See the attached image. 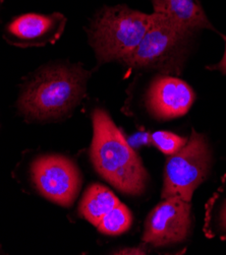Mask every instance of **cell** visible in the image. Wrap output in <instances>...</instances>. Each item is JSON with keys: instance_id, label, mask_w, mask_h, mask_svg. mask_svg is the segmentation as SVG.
I'll use <instances>...</instances> for the list:
<instances>
[{"instance_id": "5", "label": "cell", "mask_w": 226, "mask_h": 255, "mask_svg": "<svg viewBox=\"0 0 226 255\" xmlns=\"http://www.w3.org/2000/svg\"><path fill=\"white\" fill-rule=\"evenodd\" d=\"M210 160L207 140L193 131L187 143L167 160L162 198L179 196L190 202L194 191L208 174Z\"/></svg>"}, {"instance_id": "3", "label": "cell", "mask_w": 226, "mask_h": 255, "mask_svg": "<svg viewBox=\"0 0 226 255\" xmlns=\"http://www.w3.org/2000/svg\"><path fill=\"white\" fill-rule=\"evenodd\" d=\"M155 13H144L125 5L105 7L93 19L89 36L100 63L122 60L141 43L154 22Z\"/></svg>"}, {"instance_id": "14", "label": "cell", "mask_w": 226, "mask_h": 255, "mask_svg": "<svg viewBox=\"0 0 226 255\" xmlns=\"http://www.w3.org/2000/svg\"><path fill=\"white\" fill-rule=\"evenodd\" d=\"M224 39H225V41H226V38H225V37H224ZM210 69H217V70H220L223 74L226 75V44H225V52H224V55H223L222 60H221L218 64H216V65L210 67Z\"/></svg>"}, {"instance_id": "8", "label": "cell", "mask_w": 226, "mask_h": 255, "mask_svg": "<svg viewBox=\"0 0 226 255\" xmlns=\"http://www.w3.org/2000/svg\"><path fill=\"white\" fill-rule=\"evenodd\" d=\"M66 18L59 12L26 13L13 18L5 28V40L17 47H40L54 44L65 28Z\"/></svg>"}, {"instance_id": "9", "label": "cell", "mask_w": 226, "mask_h": 255, "mask_svg": "<svg viewBox=\"0 0 226 255\" xmlns=\"http://www.w3.org/2000/svg\"><path fill=\"white\" fill-rule=\"evenodd\" d=\"M193 89L184 81L169 75L158 76L151 85L147 103L149 110L160 119H172L189 112L195 102Z\"/></svg>"}, {"instance_id": "7", "label": "cell", "mask_w": 226, "mask_h": 255, "mask_svg": "<svg viewBox=\"0 0 226 255\" xmlns=\"http://www.w3.org/2000/svg\"><path fill=\"white\" fill-rule=\"evenodd\" d=\"M191 229V203L179 196L164 198L145 224L144 242L161 247L185 240Z\"/></svg>"}, {"instance_id": "12", "label": "cell", "mask_w": 226, "mask_h": 255, "mask_svg": "<svg viewBox=\"0 0 226 255\" xmlns=\"http://www.w3.org/2000/svg\"><path fill=\"white\" fill-rule=\"evenodd\" d=\"M132 214L123 203H119L99 223L98 230L106 235H119L128 231L132 225Z\"/></svg>"}, {"instance_id": "11", "label": "cell", "mask_w": 226, "mask_h": 255, "mask_svg": "<svg viewBox=\"0 0 226 255\" xmlns=\"http://www.w3.org/2000/svg\"><path fill=\"white\" fill-rule=\"evenodd\" d=\"M119 203L118 198L111 190L103 185L93 184L83 196L80 205V214L97 227L104 216Z\"/></svg>"}, {"instance_id": "6", "label": "cell", "mask_w": 226, "mask_h": 255, "mask_svg": "<svg viewBox=\"0 0 226 255\" xmlns=\"http://www.w3.org/2000/svg\"><path fill=\"white\" fill-rule=\"evenodd\" d=\"M32 176L42 195L62 207L74 201L82 183L77 166L61 156L38 158L32 165Z\"/></svg>"}, {"instance_id": "16", "label": "cell", "mask_w": 226, "mask_h": 255, "mask_svg": "<svg viewBox=\"0 0 226 255\" xmlns=\"http://www.w3.org/2000/svg\"><path fill=\"white\" fill-rule=\"evenodd\" d=\"M221 223H222L223 227L226 229V202H225V205L221 212Z\"/></svg>"}, {"instance_id": "1", "label": "cell", "mask_w": 226, "mask_h": 255, "mask_svg": "<svg viewBox=\"0 0 226 255\" xmlns=\"http://www.w3.org/2000/svg\"><path fill=\"white\" fill-rule=\"evenodd\" d=\"M92 120L94 136L90 155L95 169L118 190L141 194L148 175L140 158L106 111L95 109Z\"/></svg>"}, {"instance_id": "10", "label": "cell", "mask_w": 226, "mask_h": 255, "mask_svg": "<svg viewBox=\"0 0 226 255\" xmlns=\"http://www.w3.org/2000/svg\"><path fill=\"white\" fill-rule=\"evenodd\" d=\"M154 12L170 19L183 30L211 29L212 23L199 0H152Z\"/></svg>"}, {"instance_id": "13", "label": "cell", "mask_w": 226, "mask_h": 255, "mask_svg": "<svg viewBox=\"0 0 226 255\" xmlns=\"http://www.w3.org/2000/svg\"><path fill=\"white\" fill-rule=\"evenodd\" d=\"M151 140L153 143L167 156H171L179 151L188 141L187 138L182 137L178 134L159 130L151 134Z\"/></svg>"}, {"instance_id": "15", "label": "cell", "mask_w": 226, "mask_h": 255, "mask_svg": "<svg viewBox=\"0 0 226 255\" xmlns=\"http://www.w3.org/2000/svg\"><path fill=\"white\" fill-rule=\"evenodd\" d=\"M115 254H146L145 250L143 249H139V248H127L120 250L119 252L115 253Z\"/></svg>"}, {"instance_id": "4", "label": "cell", "mask_w": 226, "mask_h": 255, "mask_svg": "<svg viewBox=\"0 0 226 255\" xmlns=\"http://www.w3.org/2000/svg\"><path fill=\"white\" fill-rule=\"evenodd\" d=\"M189 34L167 17L155 13L154 22L141 43L121 61L129 68H159L178 72Z\"/></svg>"}, {"instance_id": "17", "label": "cell", "mask_w": 226, "mask_h": 255, "mask_svg": "<svg viewBox=\"0 0 226 255\" xmlns=\"http://www.w3.org/2000/svg\"><path fill=\"white\" fill-rule=\"evenodd\" d=\"M2 1H3V0H0V4H1V3H2Z\"/></svg>"}, {"instance_id": "2", "label": "cell", "mask_w": 226, "mask_h": 255, "mask_svg": "<svg viewBox=\"0 0 226 255\" xmlns=\"http://www.w3.org/2000/svg\"><path fill=\"white\" fill-rule=\"evenodd\" d=\"M87 72L78 66H53L40 71L26 86L18 105L37 119L61 116L77 105L85 93Z\"/></svg>"}]
</instances>
